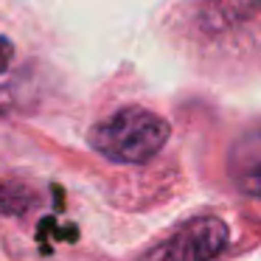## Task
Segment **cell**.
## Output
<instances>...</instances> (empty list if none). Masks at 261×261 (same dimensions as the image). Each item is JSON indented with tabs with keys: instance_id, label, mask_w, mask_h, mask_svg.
<instances>
[{
	"instance_id": "1",
	"label": "cell",
	"mask_w": 261,
	"mask_h": 261,
	"mask_svg": "<svg viewBox=\"0 0 261 261\" xmlns=\"http://www.w3.org/2000/svg\"><path fill=\"white\" fill-rule=\"evenodd\" d=\"M171 135L163 115L146 107H121L90 129V146L96 154L118 166H141L158 158Z\"/></svg>"
},
{
	"instance_id": "2",
	"label": "cell",
	"mask_w": 261,
	"mask_h": 261,
	"mask_svg": "<svg viewBox=\"0 0 261 261\" xmlns=\"http://www.w3.org/2000/svg\"><path fill=\"white\" fill-rule=\"evenodd\" d=\"M230 244V230L219 216H197L180 230L149 247L138 261H214Z\"/></svg>"
},
{
	"instance_id": "3",
	"label": "cell",
	"mask_w": 261,
	"mask_h": 261,
	"mask_svg": "<svg viewBox=\"0 0 261 261\" xmlns=\"http://www.w3.org/2000/svg\"><path fill=\"white\" fill-rule=\"evenodd\" d=\"M258 166H261V149H258V132L250 129L244 138H239L227 158V169L239 191L247 197H258Z\"/></svg>"
},
{
	"instance_id": "4",
	"label": "cell",
	"mask_w": 261,
	"mask_h": 261,
	"mask_svg": "<svg viewBox=\"0 0 261 261\" xmlns=\"http://www.w3.org/2000/svg\"><path fill=\"white\" fill-rule=\"evenodd\" d=\"M255 9H258V0H205L199 17L208 31H225L250 20Z\"/></svg>"
},
{
	"instance_id": "5",
	"label": "cell",
	"mask_w": 261,
	"mask_h": 261,
	"mask_svg": "<svg viewBox=\"0 0 261 261\" xmlns=\"http://www.w3.org/2000/svg\"><path fill=\"white\" fill-rule=\"evenodd\" d=\"M12 62H14V45H12L9 37L0 34V76L12 68Z\"/></svg>"
}]
</instances>
